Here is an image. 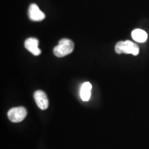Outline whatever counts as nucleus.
Returning a JSON list of instances; mask_svg holds the SVG:
<instances>
[{
    "mask_svg": "<svg viewBox=\"0 0 149 149\" xmlns=\"http://www.w3.org/2000/svg\"><path fill=\"white\" fill-rule=\"evenodd\" d=\"M74 50V43L68 39H61L58 45L53 49V53L56 57H63L69 55Z\"/></svg>",
    "mask_w": 149,
    "mask_h": 149,
    "instance_id": "1",
    "label": "nucleus"
},
{
    "mask_svg": "<svg viewBox=\"0 0 149 149\" xmlns=\"http://www.w3.org/2000/svg\"><path fill=\"white\" fill-rule=\"evenodd\" d=\"M115 50L117 54H132L133 55H137L139 52L138 46L129 40H126L125 42L121 41L117 42Z\"/></svg>",
    "mask_w": 149,
    "mask_h": 149,
    "instance_id": "2",
    "label": "nucleus"
},
{
    "mask_svg": "<svg viewBox=\"0 0 149 149\" xmlns=\"http://www.w3.org/2000/svg\"><path fill=\"white\" fill-rule=\"evenodd\" d=\"M27 111L24 107H19L12 108L8 112V119L12 122L17 123L23 121L26 117Z\"/></svg>",
    "mask_w": 149,
    "mask_h": 149,
    "instance_id": "3",
    "label": "nucleus"
},
{
    "mask_svg": "<svg viewBox=\"0 0 149 149\" xmlns=\"http://www.w3.org/2000/svg\"><path fill=\"white\" fill-rule=\"evenodd\" d=\"M29 17L30 19L33 22H40L44 19L45 14L39 8L37 5L33 3L29 6Z\"/></svg>",
    "mask_w": 149,
    "mask_h": 149,
    "instance_id": "4",
    "label": "nucleus"
},
{
    "mask_svg": "<svg viewBox=\"0 0 149 149\" xmlns=\"http://www.w3.org/2000/svg\"><path fill=\"white\" fill-rule=\"evenodd\" d=\"M34 99L37 107L42 110H46L48 107V100L44 91L38 90L34 93Z\"/></svg>",
    "mask_w": 149,
    "mask_h": 149,
    "instance_id": "5",
    "label": "nucleus"
},
{
    "mask_svg": "<svg viewBox=\"0 0 149 149\" xmlns=\"http://www.w3.org/2000/svg\"><path fill=\"white\" fill-rule=\"evenodd\" d=\"M39 45V41L36 38H33V37H31V38H28L24 42V46H25V48L29 51L31 52L33 55L35 56L40 55L42 51L38 47Z\"/></svg>",
    "mask_w": 149,
    "mask_h": 149,
    "instance_id": "6",
    "label": "nucleus"
},
{
    "mask_svg": "<svg viewBox=\"0 0 149 149\" xmlns=\"http://www.w3.org/2000/svg\"><path fill=\"white\" fill-rule=\"evenodd\" d=\"M91 89H92V85L90 82H84L81 85L80 88V97L82 101L88 102L91 98Z\"/></svg>",
    "mask_w": 149,
    "mask_h": 149,
    "instance_id": "7",
    "label": "nucleus"
},
{
    "mask_svg": "<svg viewBox=\"0 0 149 149\" xmlns=\"http://www.w3.org/2000/svg\"><path fill=\"white\" fill-rule=\"evenodd\" d=\"M131 36L136 42L139 43L145 42L148 38V35L141 29H135L131 33Z\"/></svg>",
    "mask_w": 149,
    "mask_h": 149,
    "instance_id": "8",
    "label": "nucleus"
}]
</instances>
